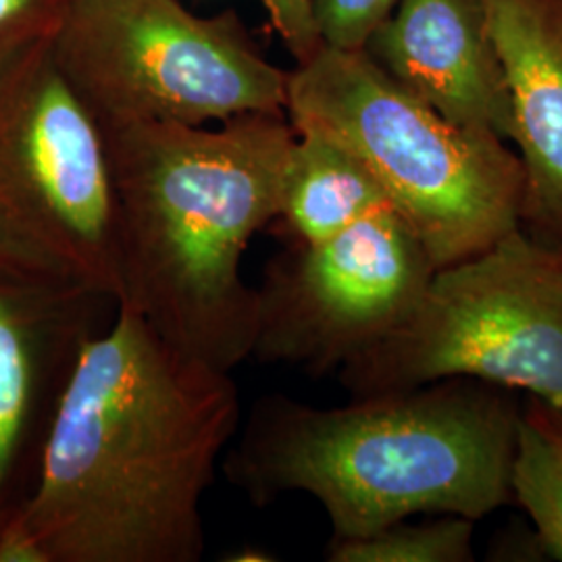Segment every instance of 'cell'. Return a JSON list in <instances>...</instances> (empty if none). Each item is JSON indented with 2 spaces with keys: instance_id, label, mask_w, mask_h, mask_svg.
<instances>
[{
  "instance_id": "obj_5",
  "label": "cell",
  "mask_w": 562,
  "mask_h": 562,
  "mask_svg": "<svg viewBox=\"0 0 562 562\" xmlns=\"http://www.w3.org/2000/svg\"><path fill=\"white\" fill-rule=\"evenodd\" d=\"M457 378L562 411V244L517 227L436 269L411 317L340 369L352 398Z\"/></svg>"
},
{
  "instance_id": "obj_7",
  "label": "cell",
  "mask_w": 562,
  "mask_h": 562,
  "mask_svg": "<svg viewBox=\"0 0 562 562\" xmlns=\"http://www.w3.org/2000/svg\"><path fill=\"white\" fill-rule=\"evenodd\" d=\"M50 46L101 127L285 113L288 74L178 0H67Z\"/></svg>"
},
{
  "instance_id": "obj_3",
  "label": "cell",
  "mask_w": 562,
  "mask_h": 562,
  "mask_svg": "<svg viewBox=\"0 0 562 562\" xmlns=\"http://www.w3.org/2000/svg\"><path fill=\"white\" fill-rule=\"evenodd\" d=\"M519 411L510 390L462 378L340 408L273 394L252 404L222 469L255 506L313 496L334 540L427 513L480 521L513 501Z\"/></svg>"
},
{
  "instance_id": "obj_16",
  "label": "cell",
  "mask_w": 562,
  "mask_h": 562,
  "mask_svg": "<svg viewBox=\"0 0 562 562\" xmlns=\"http://www.w3.org/2000/svg\"><path fill=\"white\" fill-rule=\"evenodd\" d=\"M67 0H0V63L53 41Z\"/></svg>"
},
{
  "instance_id": "obj_6",
  "label": "cell",
  "mask_w": 562,
  "mask_h": 562,
  "mask_svg": "<svg viewBox=\"0 0 562 562\" xmlns=\"http://www.w3.org/2000/svg\"><path fill=\"white\" fill-rule=\"evenodd\" d=\"M0 267L117 301L106 144L50 41L0 63Z\"/></svg>"
},
{
  "instance_id": "obj_14",
  "label": "cell",
  "mask_w": 562,
  "mask_h": 562,
  "mask_svg": "<svg viewBox=\"0 0 562 562\" xmlns=\"http://www.w3.org/2000/svg\"><path fill=\"white\" fill-rule=\"evenodd\" d=\"M475 521L442 515L438 521L394 522L371 536L331 540V562H469L473 561Z\"/></svg>"
},
{
  "instance_id": "obj_1",
  "label": "cell",
  "mask_w": 562,
  "mask_h": 562,
  "mask_svg": "<svg viewBox=\"0 0 562 562\" xmlns=\"http://www.w3.org/2000/svg\"><path fill=\"white\" fill-rule=\"evenodd\" d=\"M240 425L229 371L117 304L60 387L15 513L50 562H199L202 498Z\"/></svg>"
},
{
  "instance_id": "obj_2",
  "label": "cell",
  "mask_w": 562,
  "mask_h": 562,
  "mask_svg": "<svg viewBox=\"0 0 562 562\" xmlns=\"http://www.w3.org/2000/svg\"><path fill=\"white\" fill-rule=\"evenodd\" d=\"M102 136L115 190V306L232 373L250 359L257 327L241 261L280 213L294 127L285 113H252L217 130L125 123Z\"/></svg>"
},
{
  "instance_id": "obj_12",
  "label": "cell",
  "mask_w": 562,
  "mask_h": 562,
  "mask_svg": "<svg viewBox=\"0 0 562 562\" xmlns=\"http://www.w3.org/2000/svg\"><path fill=\"white\" fill-rule=\"evenodd\" d=\"M385 204L382 186L350 150L322 134L296 132L273 222L290 244L329 240Z\"/></svg>"
},
{
  "instance_id": "obj_4",
  "label": "cell",
  "mask_w": 562,
  "mask_h": 562,
  "mask_svg": "<svg viewBox=\"0 0 562 562\" xmlns=\"http://www.w3.org/2000/svg\"><path fill=\"white\" fill-rule=\"evenodd\" d=\"M285 117L373 173L436 269L521 227V161L503 138L446 120L364 50L322 44L302 59L288 74Z\"/></svg>"
},
{
  "instance_id": "obj_19",
  "label": "cell",
  "mask_w": 562,
  "mask_h": 562,
  "mask_svg": "<svg viewBox=\"0 0 562 562\" xmlns=\"http://www.w3.org/2000/svg\"><path fill=\"white\" fill-rule=\"evenodd\" d=\"M236 554L238 557H227V561L262 562L276 559V557H271V554H267L262 550H257V548H241L240 552H236Z\"/></svg>"
},
{
  "instance_id": "obj_18",
  "label": "cell",
  "mask_w": 562,
  "mask_h": 562,
  "mask_svg": "<svg viewBox=\"0 0 562 562\" xmlns=\"http://www.w3.org/2000/svg\"><path fill=\"white\" fill-rule=\"evenodd\" d=\"M0 562H50L41 540L21 521L15 508L0 521Z\"/></svg>"
},
{
  "instance_id": "obj_10",
  "label": "cell",
  "mask_w": 562,
  "mask_h": 562,
  "mask_svg": "<svg viewBox=\"0 0 562 562\" xmlns=\"http://www.w3.org/2000/svg\"><path fill=\"white\" fill-rule=\"evenodd\" d=\"M522 167L521 227L562 244V0H482Z\"/></svg>"
},
{
  "instance_id": "obj_13",
  "label": "cell",
  "mask_w": 562,
  "mask_h": 562,
  "mask_svg": "<svg viewBox=\"0 0 562 562\" xmlns=\"http://www.w3.org/2000/svg\"><path fill=\"white\" fill-rule=\"evenodd\" d=\"M510 492L543 550L562 562V411L531 396L519 411Z\"/></svg>"
},
{
  "instance_id": "obj_17",
  "label": "cell",
  "mask_w": 562,
  "mask_h": 562,
  "mask_svg": "<svg viewBox=\"0 0 562 562\" xmlns=\"http://www.w3.org/2000/svg\"><path fill=\"white\" fill-rule=\"evenodd\" d=\"M281 38L299 60L313 55L322 42L313 20V0H265Z\"/></svg>"
},
{
  "instance_id": "obj_11",
  "label": "cell",
  "mask_w": 562,
  "mask_h": 562,
  "mask_svg": "<svg viewBox=\"0 0 562 562\" xmlns=\"http://www.w3.org/2000/svg\"><path fill=\"white\" fill-rule=\"evenodd\" d=\"M104 302L0 267V521L42 406L57 402Z\"/></svg>"
},
{
  "instance_id": "obj_9",
  "label": "cell",
  "mask_w": 562,
  "mask_h": 562,
  "mask_svg": "<svg viewBox=\"0 0 562 562\" xmlns=\"http://www.w3.org/2000/svg\"><path fill=\"white\" fill-rule=\"evenodd\" d=\"M362 50L446 120L510 140V104L482 0H401Z\"/></svg>"
},
{
  "instance_id": "obj_8",
  "label": "cell",
  "mask_w": 562,
  "mask_h": 562,
  "mask_svg": "<svg viewBox=\"0 0 562 562\" xmlns=\"http://www.w3.org/2000/svg\"><path fill=\"white\" fill-rule=\"evenodd\" d=\"M436 273L408 223L385 204L317 244H290L257 290L250 359L311 375L340 371L411 317Z\"/></svg>"
},
{
  "instance_id": "obj_15",
  "label": "cell",
  "mask_w": 562,
  "mask_h": 562,
  "mask_svg": "<svg viewBox=\"0 0 562 562\" xmlns=\"http://www.w3.org/2000/svg\"><path fill=\"white\" fill-rule=\"evenodd\" d=\"M401 0H313V20L323 46L362 50Z\"/></svg>"
}]
</instances>
